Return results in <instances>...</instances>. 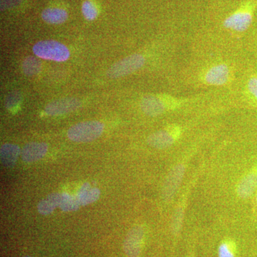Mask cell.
Masks as SVG:
<instances>
[{"label": "cell", "instance_id": "cell-23", "mask_svg": "<svg viewBox=\"0 0 257 257\" xmlns=\"http://www.w3.org/2000/svg\"><path fill=\"white\" fill-rule=\"evenodd\" d=\"M219 257H235L231 245L223 242L219 247Z\"/></svg>", "mask_w": 257, "mask_h": 257}, {"label": "cell", "instance_id": "cell-19", "mask_svg": "<svg viewBox=\"0 0 257 257\" xmlns=\"http://www.w3.org/2000/svg\"><path fill=\"white\" fill-rule=\"evenodd\" d=\"M99 197V191L96 189H85L82 190L79 196V202L80 204H89L95 201Z\"/></svg>", "mask_w": 257, "mask_h": 257}, {"label": "cell", "instance_id": "cell-16", "mask_svg": "<svg viewBox=\"0 0 257 257\" xmlns=\"http://www.w3.org/2000/svg\"><path fill=\"white\" fill-rule=\"evenodd\" d=\"M62 195L55 194L49 196L45 200L42 201L39 204L38 209L43 214H48L55 209L57 204H60Z\"/></svg>", "mask_w": 257, "mask_h": 257}, {"label": "cell", "instance_id": "cell-15", "mask_svg": "<svg viewBox=\"0 0 257 257\" xmlns=\"http://www.w3.org/2000/svg\"><path fill=\"white\" fill-rule=\"evenodd\" d=\"M20 152V148L16 145L11 144L3 145L1 149V157L3 163L9 166L14 165Z\"/></svg>", "mask_w": 257, "mask_h": 257}, {"label": "cell", "instance_id": "cell-12", "mask_svg": "<svg viewBox=\"0 0 257 257\" xmlns=\"http://www.w3.org/2000/svg\"><path fill=\"white\" fill-rule=\"evenodd\" d=\"M257 190V165L240 181L237 194L241 199H248Z\"/></svg>", "mask_w": 257, "mask_h": 257}, {"label": "cell", "instance_id": "cell-4", "mask_svg": "<svg viewBox=\"0 0 257 257\" xmlns=\"http://www.w3.org/2000/svg\"><path fill=\"white\" fill-rule=\"evenodd\" d=\"M34 54L44 60L64 62L69 59V49L63 44L55 40H43L34 45Z\"/></svg>", "mask_w": 257, "mask_h": 257}, {"label": "cell", "instance_id": "cell-10", "mask_svg": "<svg viewBox=\"0 0 257 257\" xmlns=\"http://www.w3.org/2000/svg\"><path fill=\"white\" fill-rule=\"evenodd\" d=\"M184 174V167L182 165L175 166L170 171L166 179L162 192L165 201H170L174 197L177 189L179 188V184L182 182Z\"/></svg>", "mask_w": 257, "mask_h": 257}, {"label": "cell", "instance_id": "cell-20", "mask_svg": "<svg viewBox=\"0 0 257 257\" xmlns=\"http://www.w3.org/2000/svg\"><path fill=\"white\" fill-rule=\"evenodd\" d=\"M79 204V200L75 198L69 197V195H62L60 205L62 210L67 211L78 209Z\"/></svg>", "mask_w": 257, "mask_h": 257}, {"label": "cell", "instance_id": "cell-24", "mask_svg": "<svg viewBox=\"0 0 257 257\" xmlns=\"http://www.w3.org/2000/svg\"><path fill=\"white\" fill-rule=\"evenodd\" d=\"M22 0H1L2 10L10 9L14 8L21 3Z\"/></svg>", "mask_w": 257, "mask_h": 257}, {"label": "cell", "instance_id": "cell-7", "mask_svg": "<svg viewBox=\"0 0 257 257\" xmlns=\"http://www.w3.org/2000/svg\"><path fill=\"white\" fill-rule=\"evenodd\" d=\"M240 97L250 107L257 109V73L249 67L243 72L240 82Z\"/></svg>", "mask_w": 257, "mask_h": 257}, {"label": "cell", "instance_id": "cell-21", "mask_svg": "<svg viewBox=\"0 0 257 257\" xmlns=\"http://www.w3.org/2000/svg\"><path fill=\"white\" fill-rule=\"evenodd\" d=\"M21 94L18 92H13L10 93L5 100V106L8 109H13L16 107L21 101Z\"/></svg>", "mask_w": 257, "mask_h": 257}, {"label": "cell", "instance_id": "cell-5", "mask_svg": "<svg viewBox=\"0 0 257 257\" xmlns=\"http://www.w3.org/2000/svg\"><path fill=\"white\" fill-rule=\"evenodd\" d=\"M104 130V124L97 121H84L69 128L67 137L75 143H89L99 138Z\"/></svg>", "mask_w": 257, "mask_h": 257}, {"label": "cell", "instance_id": "cell-8", "mask_svg": "<svg viewBox=\"0 0 257 257\" xmlns=\"http://www.w3.org/2000/svg\"><path fill=\"white\" fill-rule=\"evenodd\" d=\"M182 135V128L177 125H170L164 130L154 133L147 139V143L153 148H168L177 141Z\"/></svg>", "mask_w": 257, "mask_h": 257}, {"label": "cell", "instance_id": "cell-18", "mask_svg": "<svg viewBox=\"0 0 257 257\" xmlns=\"http://www.w3.org/2000/svg\"><path fill=\"white\" fill-rule=\"evenodd\" d=\"M83 16L88 21L95 20L98 16V10L95 4L91 0H86L83 3L82 6Z\"/></svg>", "mask_w": 257, "mask_h": 257}, {"label": "cell", "instance_id": "cell-11", "mask_svg": "<svg viewBox=\"0 0 257 257\" xmlns=\"http://www.w3.org/2000/svg\"><path fill=\"white\" fill-rule=\"evenodd\" d=\"M80 106V101L75 98L67 97L49 103L45 106V111L50 116H57L67 114L78 109Z\"/></svg>", "mask_w": 257, "mask_h": 257}, {"label": "cell", "instance_id": "cell-26", "mask_svg": "<svg viewBox=\"0 0 257 257\" xmlns=\"http://www.w3.org/2000/svg\"><path fill=\"white\" fill-rule=\"evenodd\" d=\"M23 257H32V256H23Z\"/></svg>", "mask_w": 257, "mask_h": 257}, {"label": "cell", "instance_id": "cell-1", "mask_svg": "<svg viewBox=\"0 0 257 257\" xmlns=\"http://www.w3.org/2000/svg\"><path fill=\"white\" fill-rule=\"evenodd\" d=\"M236 71L232 58L223 52L205 50L198 52L190 68L187 69V77L198 87H223L232 84Z\"/></svg>", "mask_w": 257, "mask_h": 257}, {"label": "cell", "instance_id": "cell-17", "mask_svg": "<svg viewBox=\"0 0 257 257\" xmlns=\"http://www.w3.org/2000/svg\"><path fill=\"white\" fill-rule=\"evenodd\" d=\"M41 63L34 57H28L24 60L23 69L24 73L29 77L36 75L41 70Z\"/></svg>", "mask_w": 257, "mask_h": 257}, {"label": "cell", "instance_id": "cell-14", "mask_svg": "<svg viewBox=\"0 0 257 257\" xmlns=\"http://www.w3.org/2000/svg\"><path fill=\"white\" fill-rule=\"evenodd\" d=\"M68 18L65 10L59 8H49L43 10L42 18L45 23L52 25H60L64 23Z\"/></svg>", "mask_w": 257, "mask_h": 257}, {"label": "cell", "instance_id": "cell-6", "mask_svg": "<svg viewBox=\"0 0 257 257\" xmlns=\"http://www.w3.org/2000/svg\"><path fill=\"white\" fill-rule=\"evenodd\" d=\"M145 63L143 55L133 54L113 64L107 71V75L112 79L124 77L141 69Z\"/></svg>", "mask_w": 257, "mask_h": 257}, {"label": "cell", "instance_id": "cell-2", "mask_svg": "<svg viewBox=\"0 0 257 257\" xmlns=\"http://www.w3.org/2000/svg\"><path fill=\"white\" fill-rule=\"evenodd\" d=\"M257 9V0H244L221 23V28L233 38L243 36L252 24Z\"/></svg>", "mask_w": 257, "mask_h": 257}, {"label": "cell", "instance_id": "cell-25", "mask_svg": "<svg viewBox=\"0 0 257 257\" xmlns=\"http://www.w3.org/2000/svg\"><path fill=\"white\" fill-rule=\"evenodd\" d=\"M255 201H256V205L257 206V190L256 192V197H255Z\"/></svg>", "mask_w": 257, "mask_h": 257}, {"label": "cell", "instance_id": "cell-22", "mask_svg": "<svg viewBox=\"0 0 257 257\" xmlns=\"http://www.w3.org/2000/svg\"><path fill=\"white\" fill-rule=\"evenodd\" d=\"M182 218H183V210L182 208L179 207L176 210L174 214L173 219H172V229L174 232H179L180 230L181 225H182Z\"/></svg>", "mask_w": 257, "mask_h": 257}, {"label": "cell", "instance_id": "cell-9", "mask_svg": "<svg viewBox=\"0 0 257 257\" xmlns=\"http://www.w3.org/2000/svg\"><path fill=\"white\" fill-rule=\"evenodd\" d=\"M145 236L143 226H134L128 231L123 244L125 254L127 257H139L141 253Z\"/></svg>", "mask_w": 257, "mask_h": 257}, {"label": "cell", "instance_id": "cell-3", "mask_svg": "<svg viewBox=\"0 0 257 257\" xmlns=\"http://www.w3.org/2000/svg\"><path fill=\"white\" fill-rule=\"evenodd\" d=\"M187 99H181L168 94L147 95L140 101V108L147 116H157L166 111L178 109L187 103Z\"/></svg>", "mask_w": 257, "mask_h": 257}, {"label": "cell", "instance_id": "cell-13", "mask_svg": "<svg viewBox=\"0 0 257 257\" xmlns=\"http://www.w3.org/2000/svg\"><path fill=\"white\" fill-rule=\"evenodd\" d=\"M47 145L45 143H32L24 147L22 157L25 162H34L45 156Z\"/></svg>", "mask_w": 257, "mask_h": 257}]
</instances>
